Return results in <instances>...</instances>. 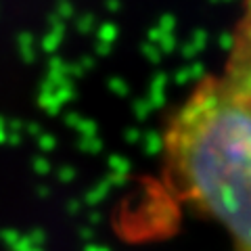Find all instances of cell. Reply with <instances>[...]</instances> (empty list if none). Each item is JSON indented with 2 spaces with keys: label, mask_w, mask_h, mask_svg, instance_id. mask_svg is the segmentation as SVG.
<instances>
[{
  "label": "cell",
  "mask_w": 251,
  "mask_h": 251,
  "mask_svg": "<svg viewBox=\"0 0 251 251\" xmlns=\"http://www.w3.org/2000/svg\"><path fill=\"white\" fill-rule=\"evenodd\" d=\"M151 193L214 222L230 251H251V0L220 67L168 115Z\"/></svg>",
  "instance_id": "obj_1"
}]
</instances>
